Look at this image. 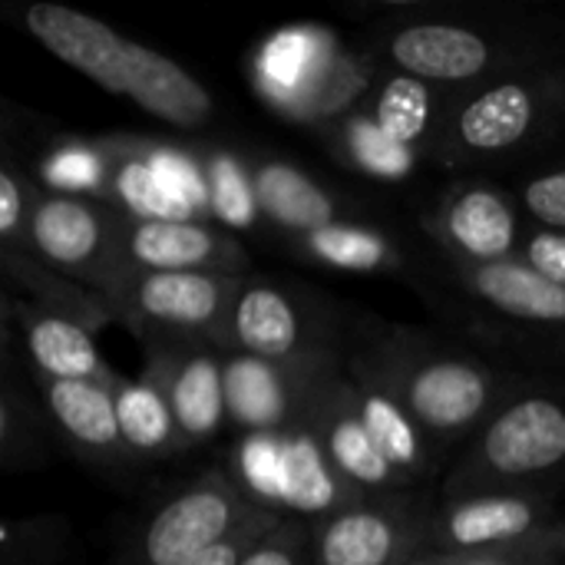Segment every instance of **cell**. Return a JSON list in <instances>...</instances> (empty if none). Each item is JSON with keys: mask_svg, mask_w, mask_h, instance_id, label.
<instances>
[{"mask_svg": "<svg viewBox=\"0 0 565 565\" xmlns=\"http://www.w3.org/2000/svg\"><path fill=\"white\" fill-rule=\"evenodd\" d=\"M60 437L33 387L13 324L0 315V467L30 473L53 460Z\"/></svg>", "mask_w": 565, "mask_h": 565, "instance_id": "obj_21", "label": "cell"}, {"mask_svg": "<svg viewBox=\"0 0 565 565\" xmlns=\"http://www.w3.org/2000/svg\"><path fill=\"white\" fill-rule=\"evenodd\" d=\"M258 212L268 225L285 232L288 238L308 235L315 228L348 222V218H364V205L341 192L331 189L328 182L315 179L301 166L278 159V156H252L245 159Z\"/></svg>", "mask_w": 565, "mask_h": 565, "instance_id": "obj_19", "label": "cell"}, {"mask_svg": "<svg viewBox=\"0 0 565 565\" xmlns=\"http://www.w3.org/2000/svg\"><path fill=\"white\" fill-rule=\"evenodd\" d=\"M331 46H334L331 33L305 30V26L281 30L265 43V50L255 56L252 73H255L262 96L271 103V109L285 113L291 106V99L301 93V86L311 79L315 66Z\"/></svg>", "mask_w": 565, "mask_h": 565, "instance_id": "obj_29", "label": "cell"}, {"mask_svg": "<svg viewBox=\"0 0 565 565\" xmlns=\"http://www.w3.org/2000/svg\"><path fill=\"white\" fill-rule=\"evenodd\" d=\"M291 245L305 262L348 275H397L407 265L404 245L387 228L367 218H348L315 228L291 238Z\"/></svg>", "mask_w": 565, "mask_h": 565, "instance_id": "obj_25", "label": "cell"}, {"mask_svg": "<svg viewBox=\"0 0 565 565\" xmlns=\"http://www.w3.org/2000/svg\"><path fill=\"white\" fill-rule=\"evenodd\" d=\"M119 252L132 271L252 275V252L245 242L202 218H152L119 209Z\"/></svg>", "mask_w": 565, "mask_h": 565, "instance_id": "obj_13", "label": "cell"}, {"mask_svg": "<svg viewBox=\"0 0 565 565\" xmlns=\"http://www.w3.org/2000/svg\"><path fill=\"white\" fill-rule=\"evenodd\" d=\"M73 530L63 516H23L0 526V565H70Z\"/></svg>", "mask_w": 565, "mask_h": 565, "instance_id": "obj_31", "label": "cell"}, {"mask_svg": "<svg viewBox=\"0 0 565 565\" xmlns=\"http://www.w3.org/2000/svg\"><path fill=\"white\" fill-rule=\"evenodd\" d=\"M262 507L238 477L209 470L152 503L116 543L106 565H185Z\"/></svg>", "mask_w": 565, "mask_h": 565, "instance_id": "obj_7", "label": "cell"}, {"mask_svg": "<svg viewBox=\"0 0 565 565\" xmlns=\"http://www.w3.org/2000/svg\"><path fill=\"white\" fill-rule=\"evenodd\" d=\"M308 434L318 440L324 460L338 473L341 483H348L361 497H397L411 493L414 483L377 450L374 437L367 434L354 397L351 381L344 367L328 371L308 404V414L301 420Z\"/></svg>", "mask_w": 565, "mask_h": 565, "instance_id": "obj_14", "label": "cell"}, {"mask_svg": "<svg viewBox=\"0 0 565 565\" xmlns=\"http://www.w3.org/2000/svg\"><path fill=\"white\" fill-rule=\"evenodd\" d=\"M384 56L371 50H354V46H331L321 63L315 66L311 79L301 86V93L291 99L285 109L288 119L298 126H308L321 132L324 126L358 113L367 106L374 86L381 83L384 73Z\"/></svg>", "mask_w": 565, "mask_h": 565, "instance_id": "obj_23", "label": "cell"}, {"mask_svg": "<svg viewBox=\"0 0 565 565\" xmlns=\"http://www.w3.org/2000/svg\"><path fill=\"white\" fill-rule=\"evenodd\" d=\"M328 371H301L245 354H225L228 424L248 437H275L298 427L308 414L318 381Z\"/></svg>", "mask_w": 565, "mask_h": 565, "instance_id": "obj_18", "label": "cell"}, {"mask_svg": "<svg viewBox=\"0 0 565 565\" xmlns=\"http://www.w3.org/2000/svg\"><path fill=\"white\" fill-rule=\"evenodd\" d=\"M487 490H565V387L520 381L467 440L440 497Z\"/></svg>", "mask_w": 565, "mask_h": 565, "instance_id": "obj_4", "label": "cell"}, {"mask_svg": "<svg viewBox=\"0 0 565 565\" xmlns=\"http://www.w3.org/2000/svg\"><path fill=\"white\" fill-rule=\"evenodd\" d=\"M43 182L3 146L0 156V248H33L30 245V212Z\"/></svg>", "mask_w": 565, "mask_h": 565, "instance_id": "obj_33", "label": "cell"}, {"mask_svg": "<svg viewBox=\"0 0 565 565\" xmlns=\"http://www.w3.org/2000/svg\"><path fill=\"white\" fill-rule=\"evenodd\" d=\"M411 565H440V559H437V553H434V550L427 546L424 553H417V556L411 559Z\"/></svg>", "mask_w": 565, "mask_h": 565, "instance_id": "obj_39", "label": "cell"}, {"mask_svg": "<svg viewBox=\"0 0 565 565\" xmlns=\"http://www.w3.org/2000/svg\"><path fill=\"white\" fill-rule=\"evenodd\" d=\"M434 503L414 490L397 497H361L311 526L315 565H411L430 546Z\"/></svg>", "mask_w": 565, "mask_h": 565, "instance_id": "obj_10", "label": "cell"}, {"mask_svg": "<svg viewBox=\"0 0 565 565\" xmlns=\"http://www.w3.org/2000/svg\"><path fill=\"white\" fill-rule=\"evenodd\" d=\"M344 374L351 381V397L354 407L367 427V434L374 437L377 450L414 483H427L430 477H437V470L444 467L447 454L427 437V430L411 417V411L377 381L371 377L364 367L344 361Z\"/></svg>", "mask_w": 565, "mask_h": 565, "instance_id": "obj_22", "label": "cell"}, {"mask_svg": "<svg viewBox=\"0 0 565 565\" xmlns=\"http://www.w3.org/2000/svg\"><path fill=\"white\" fill-rule=\"evenodd\" d=\"M235 275H182V271H132L113 295V311L139 344L152 341H212L218 344L222 324L235 295Z\"/></svg>", "mask_w": 565, "mask_h": 565, "instance_id": "obj_8", "label": "cell"}, {"mask_svg": "<svg viewBox=\"0 0 565 565\" xmlns=\"http://www.w3.org/2000/svg\"><path fill=\"white\" fill-rule=\"evenodd\" d=\"M113 401H116V417H119L126 454L136 467L162 463V460L189 454V447L179 434V424L172 417V407L152 377H146V374H139L132 381L119 377L113 387Z\"/></svg>", "mask_w": 565, "mask_h": 565, "instance_id": "obj_27", "label": "cell"}, {"mask_svg": "<svg viewBox=\"0 0 565 565\" xmlns=\"http://www.w3.org/2000/svg\"><path fill=\"white\" fill-rule=\"evenodd\" d=\"M0 271L7 281L3 288L17 291L20 298L46 311L73 318L89 331H99L116 321L113 305L99 291H89L86 285L66 278L63 271L46 265L33 248H0Z\"/></svg>", "mask_w": 565, "mask_h": 565, "instance_id": "obj_26", "label": "cell"}, {"mask_svg": "<svg viewBox=\"0 0 565 565\" xmlns=\"http://www.w3.org/2000/svg\"><path fill=\"white\" fill-rule=\"evenodd\" d=\"M516 258H523L533 271L565 288V232L530 225Z\"/></svg>", "mask_w": 565, "mask_h": 565, "instance_id": "obj_38", "label": "cell"}, {"mask_svg": "<svg viewBox=\"0 0 565 565\" xmlns=\"http://www.w3.org/2000/svg\"><path fill=\"white\" fill-rule=\"evenodd\" d=\"M344 361L377 377L444 454L467 447V440L523 381L420 328L377 318L351 324Z\"/></svg>", "mask_w": 565, "mask_h": 565, "instance_id": "obj_2", "label": "cell"}, {"mask_svg": "<svg viewBox=\"0 0 565 565\" xmlns=\"http://www.w3.org/2000/svg\"><path fill=\"white\" fill-rule=\"evenodd\" d=\"M33 252L106 301L129 275L119 252V209L86 195L40 189L30 212Z\"/></svg>", "mask_w": 565, "mask_h": 565, "instance_id": "obj_9", "label": "cell"}, {"mask_svg": "<svg viewBox=\"0 0 565 565\" xmlns=\"http://www.w3.org/2000/svg\"><path fill=\"white\" fill-rule=\"evenodd\" d=\"M33 387L53 420L60 447H66L76 460L96 470H126L136 467L126 454L116 401L109 387L89 381H53L30 374Z\"/></svg>", "mask_w": 565, "mask_h": 565, "instance_id": "obj_20", "label": "cell"}, {"mask_svg": "<svg viewBox=\"0 0 565 565\" xmlns=\"http://www.w3.org/2000/svg\"><path fill=\"white\" fill-rule=\"evenodd\" d=\"M556 132H565V60L454 93L430 162H500L536 149Z\"/></svg>", "mask_w": 565, "mask_h": 565, "instance_id": "obj_5", "label": "cell"}, {"mask_svg": "<svg viewBox=\"0 0 565 565\" xmlns=\"http://www.w3.org/2000/svg\"><path fill=\"white\" fill-rule=\"evenodd\" d=\"M351 324L318 291L278 278L245 275L218 334L225 354H245L281 367L328 371L348 358Z\"/></svg>", "mask_w": 565, "mask_h": 565, "instance_id": "obj_6", "label": "cell"}, {"mask_svg": "<svg viewBox=\"0 0 565 565\" xmlns=\"http://www.w3.org/2000/svg\"><path fill=\"white\" fill-rule=\"evenodd\" d=\"M43 189L66 192V195H86L113 205V156L96 139H73L56 146L43 166H40Z\"/></svg>", "mask_w": 565, "mask_h": 565, "instance_id": "obj_30", "label": "cell"}, {"mask_svg": "<svg viewBox=\"0 0 565 565\" xmlns=\"http://www.w3.org/2000/svg\"><path fill=\"white\" fill-rule=\"evenodd\" d=\"M142 374L166 394L189 450L218 437L228 424L225 351L212 341H152L142 344Z\"/></svg>", "mask_w": 565, "mask_h": 565, "instance_id": "obj_15", "label": "cell"}, {"mask_svg": "<svg viewBox=\"0 0 565 565\" xmlns=\"http://www.w3.org/2000/svg\"><path fill=\"white\" fill-rule=\"evenodd\" d=\"M420 225L440 258L473 265L516 258L526 235L520 199L487 179H457L444 185Z\"/></svg>", "mask_w": 565, "mask_h": 565, "instance_id": "obj_11", "label": "cell"}, {"mask_svg": "<svg viewBox=\"0 0 565 565\" xmlns=\"http://www.w3.org/2000/svg\"><path fill=\"white\" fill-rule=\"evenodd\" d=\"M324 149L348 166L351 172L374 179V182H404L417 172V166L424 162L417 152L397 146L394 139H387L374 119L367 116V109H358L331 126H324L321 132Z\"/></svg>", "mask_w": 565, "mask_h": 565, "instance_id": "obj_28", "label": "cell"}, {"mask_svg": "<svg viewBox=\"0 0 565 565\" xmlns=\"http://www.w3.org/2000/svg\"><path fill=\"white\" fill-rule=\"evenodd\" d=\"M444 268L457 288L487 308L497 321L546 338H565V288L533 271L523 258L490 265L444 258Z\"/></svg>", "mask_w": 565, "mask_h": 565, "instance_id": "obj_17", "label": "cell"}, {"mask_svg": "<svg viewBox=\"0 0 565 565\" xmlns=\"http://www.w3.org/2000/svg\"><path fill=\"white\" fill-rule=\"evenodd\" d=\"M437 559H440V565H565V520L559 526H553L550 533H543L530 543H520V546L470 553V556L437 553Z\"/></svg>", "mask_w": 565, "mask_h": 565, "instance_id": "obj_34", "label": "cell"}, {"mask_svg": "<svg viewBox=\"0 0 565 565\" xmlns=\"http://www.w3.org/2000/svg\"><path fill=\"white\" fill-rule=\"evenodd\" d=\"M0 298H3V318L17 331L30 374L53 377V381H89L109 391L116 387L122 374L99 354L96 331H89L86 324L66 315L40 308L10 288H3Z\"/></svg>", "mask_w": 565, "mask_h": 565, "instance_id": "obj_16", "label": "cell"}, {"mask_svg": "<svg viewBox=\"0 0 565 565\" xmlns=\"http://www.w3.org/2000/svg\"><path fill=\"white\" fill-rule=\"evenodd\" d=\"M281 520H285V516H281L278 510L262 507V510H258L255 516H248L238 530H232L225 540L212 543L209 550H202L195 559H189L185 565H242V559L248 556V550H252L268 530H275Z\"/></svg>", "mask_w": 565, "mask_h": 565, "instance_id": "obj_37", "label": "cell"}, {"mask_svg": "<svg viewBox=\"0 0 565 565\" xmlns=\"http://www.w3.org/2000/svg\"><path fill=\"white\" fill-rule=\"evenodd\" d=\"M199 169H202V182L209 189V205L218 215H225L232 225H252V218L262 215L245 162H238L228 152L205 149L199 159Z\"/></svg>", "mask_w": 565, "mask_h": 565, "instance_id": "obj_32", "label": "cell"}, {"mask_svg": "<svg viewBox=\"0 0 565 565\" xmlns=\"http://www.w3.org/2000/svg\"><path fill=\"white\" fill-rule=\"evenodd\" d=\"M20 23L60 63L172 129H202L215 119V96L195 73L83 10L36 0L23 7Z\"/></svg>", "mask_w": 565, "mask_h": 565, "instance_id": "obj_3", "label": "cell"}, {"mask_svg": "<svg viewBox=\"0 0 565 565\" xmlns=\"http://www.w3.org/2000/svg\"><path fill=\"white\" fill-rule=\"evenodd\" d=\"M516 199L530 225L565 232V166L543 169L523 179L516 189Z\"/></svg>", "mask_w": 565, "mask_h": 565, "instance_id": "obj_35", "label": "cell"}, {"mask_svg": "<svg viewBox=\"0 0 565 565\" xmlns=\"http://www.w3.org/2000/svg\"><path fill=\"white\" fill-rule=\"evenodd\" d=\"M374 10L387 17L377 43L384 63L450 96L563 60L565 26L559 20L507 17L503 10L463 3H384Z\"/></svg>", "mask_w": 565, "mask_h": 565, "instance_id": "obj_1", "label": "cell"}, {"mask_svg": "<svg viewBox=\"0 0 565 565\" xmlns=\"http://www.w3.org/2000/svg\"><path fill=\"white\" fill-rule=\"evenodd\" d=\"M242 565H315L311 556V526L305 520H281L268 530L242 559Z\"/></svg>", "mask_w": 565, "mask_h": 565, "instance_id": "obj_36", "label": "cell"}, {"mask_svg": "<svg viewBox=\"0 0 565 565\" xmlns=\"http://www.w3.org/2000/svg\"><path fill=\"white\" fill-rule=\"evenodd\" d=\"M447 103H450V93L437 89L434 83L414 73H404L397 66H384L381 83L374 86L364 109L387 139H394L397 146L430 162Z\"/></svg>", "mask_w": 565, "mask_h": 565, "instance_id": "obj_24", "label": "cell"}, {"mask_svg": "<svg viewBox=\"0 0 565 565\" xmlns=\"http://www.w3.org/2000/svg\"><path fill=\"white\" fill-rule=\"evenodd\" d=\"M565 513L553 493L536 490H487L440 497L430 520V550L450 556L490 553L530 543L553 526Z\"/></svg>", "mask_w": 565, "mask_h": 565, "instance_id": "obj_12", "label": "cell"}]
</instances>
